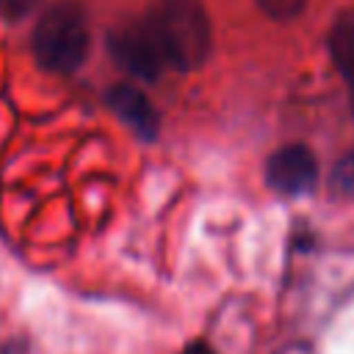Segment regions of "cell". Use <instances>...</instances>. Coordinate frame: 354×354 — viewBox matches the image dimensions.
I'll return each instance as SVG.
<instances>
[{"instance_id": "5b68a950", "label": "cell", "mask_w": 354, "mask_h": 354, "mask_svg": "<svg viewBox=\"0 0 354 354\" xmlns=\"http://www.w3.org/2000/svg\"><path fill=\"white\" fill-rule=\"evenodd\" d=\"M108 105L111 111L141 138L152 141L158 136V113L152 108V102L147 100L144 91H138L136 86H127V83H119L108 91Z\"/></svg>"}, {"instance_id": "6da1fadb", "label": "cell", "mask_w": 354, "mask_h": 354, "mask_svg": "<svg viewBox=\"0 0 354 354\" xmlns=\"http://www.w3.org/2000/svg\"><path fill=\"white\" fill-rule=\"evenodd\" d=\"M141 22L163 66L191 72L205 64L213 30L199 0H155Z\"/></svg>"}, {"instance_id": "7a4b0ae2", "label": "cell", "mask_w": 354, "mask_h": 354, "mask_svg": "<svg viewBox=\"0 0 354 354\" xmlns=\"http://www.w3.org/2000/svg\"><path fill=\"white\" fill-rule=\"evenodd\" d=\"M88 19L77 0L50 6L33 30V58L44 72L72 75L88 55Z\"/></svg>"}, {"instance_id": "52a82bcc", "label": "cell", "mask_w": 354, "mask_h": 354, "mask_svg": "<svg viewBox=\"0 0 354 354\" xmlns=\"http://www.w3.org/2000/svg\"><path fill=\"white\" fill-rule=\"evenodd\" d=\"M329 188L335 196H343V199H354V149H348L332 169V177H329Z\"/></svg>"}, {"instance_id": "9c48e42d", "label": "cell", "mask_w": 354, "mask_h": 354, "mask_svg": "<svg viewBox=\"0 0 354 354\" xmlns=\"http://www.w3.org/2000/svg\"><path fill=\"white\" fill-rule=\"evenodd\" d=\"M36 6V0H0V11L6 14V17H25L30 8Z\"/></svg>"}, {"instance_id": "3957f363", "label": "cell", "mask_w": 354, "mask_h": 354, "mask_svg": "<svg viewBox=\"0 0 354 354\" xmlns=\"http://www.w3.org/2000/svg\"><path fill=\"white\" fill-rule=\"evenodd\" d=\"M318 180V160L304 144L279 147L266 163V183L285 196L307 194Z\"/></svg>"}, {"instance_id": "277c9868", "label": "cell", "mask_w": 354, "mask_h": 354, "mask_svg": "<svg viewBox=\"0 0 354 354\" xmlns=\"http://www.w3.org/2000/svg\"><path fill=\"white\" fill-rule=\"evenodd\" d=\"M108 50L116 58V64L122 69H127L133 77L155 80L163 69V61H160V55H158V50H155V44H152L141 19L116 28L108 36Z\"/></svg>"}, {"instance_id": "30bf717a", "label": "cell", "mask_w": 354, "mask_h": 354, "mask_svg": "<svg viewBox=\"0 0 354 354\" xmlns=\"http://www.w3.org/2000/svg\"><path fill=\"white\" fill-rule=\"evenodd\" d=\"M180 354H216V351H213V348H210L205 340H191V343H188V346H185Z\"/></svg>"}, {"instance_id": "8992f818", "label": "cell", "mask_w": 354, "mask_h": 354, "mask_svg": "<svg viewBox=\"0 0 354 354\" xmlns=\"http://www.w3.org/2000/svg\"><path fill=\"white\" fill-rule=\"evenodd\" d=\"M329 53L337 72L354 86V17H343L329 33Z\"/></svg>"}, {"instance_id": "ba28073f", "label": "cell", "mask_w": 354, "mask_h": 354, "mask_svg": "<svg viewBox=\"0 0 354 354\" xmlns=\"http://www.w3.org/2000/svg\"><path fill=\"white\" fill-rule=\"evenodd\" d=\"M260 6L274 17H290L304 6V0H260Z\"/></svg>"}]
</instances>
